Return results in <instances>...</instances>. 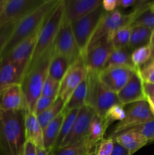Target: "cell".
I'll use <instances>...</instances> for the list:
<instances>
[{
  "mask_svg": "<svg viewBox=\"0 0 154 155\" xmlns=\"http://www.w3.org/2000/svg\"><path fill=\"white\" fill-rule=\"evenodd\" d=\"M102 6L106 12H112L119 7V0H104Z\"/></svg>",
  "mask_w": 154,
  "mask_h": 155,
  "instance_id": "40",
  "label": "cell"
},
{
  "mask_svg": "<svg viewBox=\"0 0 154 155\" xmlns=\"http://www.w3.org/2000/svg\"><path fill=\"white\" fill-rule=\"evenodd\" d=\"M114 146V140L108 137L103 139L95 147L92 155H111Z\"/></svg>",
  "mask_w": 154,
  "mask_h": 155,
  "instance_id": "36",
  "label": "cell"
},
{
  "mask_svg": "<svg viewBox=\"0 0 154 155\" xmlns=\"http://www.w3.org/2000/svg\"><path fill=\"white\" fill-rule=\"evenodd\" d=\"M139 73L143 81L154 83V61L149 62L139 68Z\"/></svg>",
  "mask_w": 154,
  "mask_h": 155,
  "instance_id": "39",
  "label": "cell"
},
{
  "mask_svg": "<svg viewBox=\"0 0 154 155\" xmlns=\"http://www.w3.org/2000/svg\"><path fill=\"white\" fill-rule=\"evenodd\" d=\"M119 104L126 106L139 101L146 100L143 91V80L139 73V68L134 72L128 83L117 93Z\"/></svg>",
  "mask_w": 154,
  "mask_h": 155,
  "instance_id": "15",
  "label": "cell"
},
{
  "mask_svg": "<svg viewBox=\"0 0 154 155\" xmlns=\"http://www.w3.org/2000/svg\"><path fill=\"white\" fill-rule=\"evenodd\" d=\"M64 115L65 114L63 112L60 113L57 117L51 121L43 130L44 148L46 150L48 154L51 152L54 145H55L63 118H64Z\"/></svg>",
  "mask_w": 154,
  "mask_h": 155,
  "instance_id": "22",
  "label": "cell"
},
{
  "mask_svg": "<svg viewBox=\"0 0 154 155\" xmlns=\"http://www.w3.org/2000/svg\"><path fill=\"white\" fill-rule=\"evenodd\" d=\"M131 51L126 48H113L104 68L110 67H129L136 68L131 62Z\"/></svg>",
  "mask_w": 154,
  "mask_h": 155,
  "instance_id": "23",
  "label": "cell"
},
{
  "mask_svg": "<svg viewBox=\"0 0 154 155\" xmlns=\"http://www.w3.org/2000/svg\"><path fill=\"white\" fill-rule=\"evenodd\" d=\"M64 13V0L59 1L48 15L39 33L36 45L27 69L32 68L36 61L52 46L60 27Z\"/></svg>",
  "mask_w": 154,
  "mask_h": 155,
  "instance_id": "4",
  "label": "cell"
},
{
  "mask_svg": "<svg viewBox=\"0 0 154 155\" xmlns=\"http://www.w3.org/2000/svg\"><path fill=\"white\" fill-rule=\"evenodd\" d=\"M137 1L136 0H119V7L123 8H128L134 6Z\"/></svg>",
  "mask_w": 154,
  "mask_h": 155,
  "instance_id": "44",
  "label": "cell"
},
{
  "mask_svg": "<svg viewBox=\"0 0 154 155\" xmlns=\"http://www.w3.org/2000/svg\"><path fill=\"white\" fill-rule=\"evenodd\" d=\"M126 106V108L125 106V119L116 124L110 137L116 136L129 127L154 120V115L152 114L146 100L137 101Z\"/></svg>",
  "mask_w": 154,
  "mask_h": 155,
  "instance_id": "8",
  "label": "cell"
},
{
  "mask_svg": "<svg viewBox=\"0 0 154 155\" xmlns=\"http://www.w3.org/2000/svg\"><path fill=\"white\" fill-rule=\"evenodd\" d=\"M45 0H7L0 15V27L18 22L40 7Z\"/></svg>",
  "mask_w": 154,
  "mask_h": 155,
  "instance_id": "9",
  "label": "cell"
},
{
  "mask_svg": "<svg viewBox=\"0 0 154 155\" xmlns=\"http://www.w3.org/2000/svg\"><path fill=\"white\" fill-rule=\"evenodd\" d=\"M60 86V82L51 78V77L48 75L45 83H44L41 95L44 97H47V98H51L55 99L58 96Z\"/></svg>",
  "mask_w": 154,
  "mask_h": 155,
  "instance_id": "34",
  "label": "cell"
},
{
  "mask_svg": "<svg viewBox=\"0 0 154 155\" xmlns=\"http://www.w3.org/2000/svg\"><path fill=\"white\" fill-rule=\"evenodd\" d=\"M54 54L51 46L25 72L21 86L25 98L26 108L29 111L33 112L36 101L41 96L44 83L48 77L49 64Z\"/></svg>",
  "mask_w": 154,
  "mask_h": 155,
  "instance_id": "2",
  "label": "cell"
},
{
  "mask_svg": "<svg viewBox=\"0 0 154 155\" xmlns=\"http://www.w3.org/2000/svg\"><path fill=\"white\" fill-rule=\"evenodd\" d=\"M49 155H91V152L85 137L76 143L58 148Z\"/></svg>",
  "mask_w": 154,
  "mask_h": 155,
  "instance_id": "29",
  "label": "cell"
},
{
  "mask_svg": "<svg viewBox=\"0 0 154 155\" xmlns=\"http://www.w3.org/2000/svg\"><path fill=\"white\" fill-rule=\"evenodd\" d=\"M24 124L26 142H31L38 148H44L43 130L33 112L26 110Z\"/></svg>",
  "mask_w": 154,
  "mask_h": 155,
  "instance_id": "19",
  "label": "cell"
},
{
  "mask_svg": "<svg viewBox=\"0 0 154 155\" xmlns=\"http://www.w3.org/2000/svg\"><path fill=\"white\" fill-rule=\"evenodd\" d=\"M152 30L143 26H132L128 48L131 51L143 45H148Z\"/></svg>",
  "mask_w": 154,
  "mask_h": 155,
  "instance_id": "24",
  "label": "cell"
},
{
  "mask_svg": "<svg viewBox=\"0 0 154 155\" xmlns=\"http://www.w3.org/2000/svg\"><path fill=\"white\" fill-rule=\"evenodd\" d=\"M87 69L85 63L84 55H81L78 60L69 68L64 77L60 81L58 96L66 104L73 91L86 78Z\"/></svg>",
  "mask_w": 154,
  "mask_h": 155,
  "instance_id": "10",
  "label": "cell"
},
{
  "mask_svg": "<svg viewBox=\"0 0 154 155\" xmlns=\"http://www.w3.org/2000/svg\"><path fill=\"white\" fill-rule=\"evenodd\" d=\"M55 99L51 98H47V97H44L41 95V96L38 98L37 101H36L33 113L36 114V117H38L39 114L43 113L45 110H47V109L51 106V104L54 102V101Z\"/></svg>",
  "mask_w": 154,
  "mask_h": 155,
  "instance_id": "38",
  "label": "cell"
},
{
  "mask_svg": "<svg viewBox=\"0 0 154 155\" xmlns=\"http://www.w3.org/2000/svg\"><path fill=\"white\" fill-rule=\"evenodd\" d=\"M132 26H143L150 30H154V15L149 12V10L146 11L140 15L138 18L134 20L131 24Z\"/></svg>",
  "mask_w": 154,
  "mask_h": 155,
  "instance_id": "37",
  "label": "cell"
},
{
  "mask_svg": "<svg viewBox=\"0 0 154 155\" xmlns=\"http://www.w3.org/2000/svg\"><path fill=\"white\" fill-rule=\"evenodd\" d=\"M36 154L37 155H49L48 152L46 151V150L45 148H38V147H36Z\"/></svg>",
  "mask_w": 154,
  "mask_h": 155,
  "instance_id": "46",
  "label": "cell"
},
{
  "mask_svg": "<svg viewBox=\"0 0 154 155\" xmlns=\"http://www.w3.org/2000/svg\"><path fill=\"white\" fill-rule=\"evenodd\" d=\"M40 29L30 37L20 42L5 55L0 58V61L11 62L18 64H24L28 67L36 47V41Z\"/></svg>",
  "mask_w": 154,
  "mask_h": 155,
  "instance_id": "14",
  "label": "cell"
},
{
  "mask_svg": "<svg viewBox=\"0 0 154 155\" xmlns=\"http://www.w3.org/2000/svg\"><path fill=\"white\" fill-rule=\"evenodd\" d=\"M27 69V65L0 61V89L21 84Z\"/></svg>",
  "mask_w": 154,
  "mask_h": 155,
  "instance_id": "18",
  "label": "cell"
},
{
  "mask_svg": "<svg viewBox=\"0 0 154 155\" xmlns=\"http://www.w3.org/2000/svg\"><path fill=\"white\" fill-rule=\"evenodd\" d=\"M101 4V0H66L64 1L63 18L71 24L88 15Z\"/></svg>",
  "mask_w": 154,
  "mask_h": 155,
  "instance_id": "17",
  "label": "cell"
},
{
  "mask_svg": "<svg viewBox=\"0 0 154 155\" xmlns=\"http://www.w3.org/2000/svg\"><path fill=\"white\" fill-rule=\"evenodd\" d=\"M110 138L125 148L131 155H133L138 150L149 143L146 138L134 132H121Z\"/></svg>",
  "mask_w": 154,
  "mask_h": 155,
  "instance_id": "20",
  "label": "cell"
},
{
  "mask_svg": "<svg viewBox=\"0 0 154 155\" xmlns=\"http://www.w3.org/2000/svg\"><path fill=\"white\" fill-rule=\"evenodd\" d=\"M149 10V12H151V13H152L154 15V2H150Z\"/></svg>",
  "mask_w": 154,
  "mask_h": 155,
  "instance_id": "49",
  "label": "cell"
},
{
  "mask_svg": "<svg viewBox=\"0 0 154 155\" xmlns=\"http://www.w3.org/2000/svg\"><path fill=\"white\" fill-rule=\"evenodd\" d=\"M125 117V109L124 106L120 104H116L112 106L108 110L104 117L106 124L107 127H110L115 121L123 120Z\"/></svg>",
  "mask_w": 154,
  "mask_h": 155,
  "instance_id": "33",
  "label": "cell"
},
{
  "mask_svg": "<svg viewBox=\"0 0 154 155\" xmlns=\"http://www.w3.org/2000/svg\"><path fill=\"white\" fill-rule=\"evenodd\" d=\"M26 110L0 112V155H23Z\"/></svg>",
  "mask_w": 154,
  "mask_h": 155,
  "instance_id": "1",
  "label": "cell"
},
{
  "mask_svg": "<svg viewBox=\"0 0 154 155\" xmlns=\"http://www.w3.org/2000/svg\"><path fill=\"white\" fill-rule=\"evenodd\" d=\"M105 14L106 12L101 4L88 15L70 24L75 42L82 55L85 53L91 39Z\"/></svg>",
  "mask_w": 154,
  "mask_h": 155,
  "instance_id": "6",
  "label": "cell"
},
{
  "mask_svg": "<svg viewBox=\"0 0 154 155\" xmlns=\"http://www.w3.org/2000/svg\"><path fill=\"white\" fill-rule=\"evenodd\" d=\"M143 86L146 98V97L154 98V83L143 81Z\"/></svg>",
  "mask_w": 154,
  "mask_h": 155,
  "instance_id": "41",
  "label": "cell"
},
{
  "mask_svg": "<svg viewBox=\"0 0 154 155\" xmlns=\"http://www.w3.org/2000/svg\"><path fill=\"white\" fill-rule=\"evenodd\" d=\"M6 1H7V0H0V15H1L4 6L6 3Z\"/></svg>",
  "mask_w": 154,
  "mask_h": 155,
  "instance_id": "48",
  "label": "cell"
},
{
  "mask_svg": "<svg viewBox=\"0 0 154 155\" xmlns=\"http://www.w3.org/2000/svg\"><path fill=\"white\" fill-rule=\"evenodd\" d=\"M26 109L25 98L21 84L0 89V112L15 111Z\"/></svg>",
  "mask_w": 154,
  "mask_h": 155,
  "instance_id": "16",
  "label": "cell"
},
{
  "mask_svg": "<svg viewBox=\"0 0 154 155\" xmlns=\"http://www.w3.org/2000/svg\"><path fill=\"white\" fill-rule=\"evenodd\" d=\"M124 131L134 132L146 138L149 142H154V120L129 127ZM123 132V131H122Z\"/></svg>",
  "mask_w": 154,
  "mask_h": 155,
  "instance_id": "32",
  "label": "cell"
},
{
  "mask_svg": "<svg viewBox=\"0 0 154 155\" xmlns=\"http://www.w3.org/2000/svg\"><path fill=\"white\" fill-rule=\"evenodd\" d=\"M58 2L59 0H45L40 7L18 21L1 58L13 49L20 42L38 31L45 22L48 15Z\"/></svg>",
  "mask_w": 154,
  "mask_h": 155,
  "instance_id": "3",
  "label": "cell"
},
{
  "mask_svg": "<svg viewBox=\"0 0 154 155\" xmlns=\"http://www.w3.org/2000/svg\"><path fill=\"white\" fill-rule=\"evenodd\" d=\"M18 22H11L0 27V58L7 45L8 42Z\"/></svg>",
  "mask_w": 154,
  "mask_h": 155,
  "instance_id": "35",
  "label": "cell"
},
{
  "mask_svg": "<svg viewBox=\"0 0 154 155\" xmlns=\"http://www.w3.org/2000/svg\"><path fill=\"white\" fill-rule=\"evenodd\" d=\"M137 69L129 67H110L100 71L98 77L107 89L117 94Z\"/></svg>",
  "mask_w": 154,
  "mask_h": 155,
  "instance_id": "12",
  "label": "cell"
},
{
  "mask_svg": "<svg viewBox=\"0 0 154 155\" xmlns=\"http://www.w3.org/2000/svg\"><path fill=\"white\" fill-rule=\"evenodd\" d=\"M149 45H150L151 48H152V46H154V30H152V33H151V36H150V39H149Z\"/></svg>",
  "mask_w": 154,
  "mask_h": 155,
  "instance_id": "47",
  "label": "cell"
},
{
  "mask_svg": "<svg viewBox=\"0 0 154 155\" xmlns=\"http://www.w3.org/2000/svg\"><path fill=\"white\" fill-rule=\"evenodd\" d=\"M95 114V112L93 109L85 104L79 108L71 131L63 141L60 148L76 143L84 139L87 135L91 120Z\"/></svg>",
  "mask_w": 154,
  "mask_h": 155,
  "instance_id": "13",
  "label": "cell"
},
{
  "mask_svg": "<svg viewBox=\"0 0 154 155\" xmlns=\"http://www.w3.org/2000/svg\"><path fill=\"white\" fill-rule=\"evenodd\" d=\"M69 67L70 64L66 58L54 54L49 64L48 75L51 78L60 82Z\"/></svg>",
  "mask_w": 154,
  "mask_h": 155,
  "instance_id": "26",
  "label": "cell"
},
{
  "mask_svg": "<svg viewBox=\"0 0 154 155\" xmlns=\"http://www.w3.org/2000/svg\"><path fill=\"white\" fill-rule=\"evenodd\" d=\"M111 155H131L128 151L123 147L121 146L119 144L114 141V146H113V152Z\"/></svg>",
  "mask_w": 154,
  "mask_h": 155,
  "instance_id": "43",
  "label": "cell"
},
{
  "mask_svg": "<svg viewBox=\"0 0 154 155\" xmlns=\"http://www.w3.org/2000/svg\"><path fill=\"white\" fill-rule=\"evenodd\" d=\"M87 95L85 105L94 110L96 114L104 119L107 110L119 104L117 94L107 89L101 82L98 73L87 71Z\"/></svg>",
  "mask_w": 154,
  "mask_h": 155,
  "instance_id": "5",
  "label": "cell"
},
{
  "mask_svg": "<svg viewBox=\"0 0 154 155\" xmlns=\"http://www.w3.org/2000/svg\"><path fill=\"white\" fill-rule=\"evenodd\" d=\"M86 95H87V78L85 79L73 91L68 101L65 104L63 112H67L75 109L81 108L85 104Z\"/></svg>",
  "mask_w": 154,
  "mask_h": 155,
  "instance_id": "25",
  "label": "cell"
},
{
  "mask_svg": "<svg viewBox=\"0 0 154 155\" xmlns=\"http://www.w3.org/2000/svg\"><path fill=\"white\" fill-rule=\"evenodd\" d=\"M64 106L65 102L63 99L60 97L57 96L51 106L37 117L38 121L42 130H44L51 121H52L54 118L57 117L60 113L63 112Z\"/></svg>",
  "mask_w": 154,
  "mask_h": 155,
  "instance_id": "28",
  "label": "cell"
},
{
  "mask_svg": "<svg viewBox=\"0 0 154 155\" xmlns=\"http://www.w3.org/2000/svg\"><path fill=\"white\" fill-rule=\"evenodd\" d=\"M132 25L128 24L116 32L112 39L113 48H126L129 43Z\"/></svg>",
  "mask_w": 154,
  "mask_h": 155,
  "instance_id": "31",
  "label": "cell"
},
{
  "mask_svg": "<svg viewBox=\"0 0 154 155\" xmlns=\"http://www.w3.org/2000/svg\"><path fill=\"white\" fill-rule=\"evenodd\" d=\"M151 62H152V61H151Z\"/></svg>",
  "mask_w": 154,
  "mask_h": 155,
  "instance_id": "51",
  "label": "cell"
},
{
  "mask_svg": "<svg viewBox=\"0 0 154 155\" xmlns=\"http://www.w3.org/2000/svg\"><path fill=\"white\" fill-rule=\"evenodd\" d=\"M107 128L108 127L106 124L104 119L95 114L91 120L90 126L85 136L91 155L95 151L96 145L104 139Z\"/></svg>",
  "mask_w": 154,
  "mask_h": 155,
  "instance_id": "21",
  "label": "cell"
},
{
  "mask_svg": "<svg viewBox=\"0 0 154 155\" xmlns=\"http://www.w3.org/2000/svg\"><path fill=\"white\" fill-rule=\"evenodd\" d=\"M152 53L150 45H143L131 51V62L136 68H140L149 61Z\"/></svg>",
  "mask_w": 154,
  "mask_h": 155,
  "instance_id": "30",
  "label": "cell"
},
{
  "mask_svg": "<svg viewBox=\"0 0 154 155\" xmlns=\"http://www.w3.org/2000/svg\"><path fill=\"white\" fill-rule=\"evenodd\" d=\"M113 49L112 42L107 37L102 38L97 42L84 54L87 71L95 73L102 71Z\"/></svg>",
  "mask_w": 154,
  "mask_h": 155,
  "instance_id": "11",
  "label": "cell"
},
{
  "mask_svg": "<svg viewBox=\"0 0 154 155\" xmlns=\"http://www.w3.org/2000/svg\"><path fill=\"white\" fill-rule=\"evenodd\" d=\"M23 155H37L36 146L31 142H26L25 145H24Z\"/></svg>",
  "mask_w": 154,
  "mask_h": 155,
  "instance_id": "42",
  "label": "cell"
},
{
  "mask_svg": "<svg viewBox=\"0 0 154 155\" xmlns=\"http://www.w3.org/2000/svg\"><path fill=\"white\" fill-rule=\"evenodd\" d=\"M52 47L54 54L66 58L70 66L82 55L75 42L70 24L64 18H63Z\"/></svg>",
  "mask_w": 154,
  "mask_h": 155,
  "instance_id": "7",
  "label": "cell"
},
{
  "mask_svg": "<svg viewBox=\"0 0 154 155\" xmlns=\"http://www.w3.org/2000/svg\"><path fill=\"white\" fill-rule=\"evenodd\" d=\"M79 110V109H75V110H69V111L67 112H63L65 114L64 118H63V123H62L61 127H60L58 137H57V141H56L55 145H54L52 151H51V152L49 154H51L54 151L60 148L63 141L67 137L69 132L71 131V129H72V126H73L75 118H76L77 114H78Z\"/></svg>",
  "mask_w": 154,
  "mask_h": 155,
  "instance_id": "27",
  "label": "cell"
},
{
  "mask_svg": "<svg viewBox=\"0 0 154 155\" xmlns=\"http://www.w3.org/2000/svg\"><path fill=\"white\" fill-rule=\"evenodd\" d=\"M152 61H154V46L152 47V53H151V57H150V59H149V61L147 62V63Z\"/></svg>",
  "mask_w": 154,
  "mask_h": 155,
  "instance_id": "50",
  "label": "cell"
},
{
  "mask_svg": "<svg viewBox=\"0 0 154 155\" xmlns=\"http://www.w3.org/2000/svg\"><path fill=\"white\" fill-rule=\"evenodd\" d=\"M146 101L148 102V104H149V108H150L152 114L154 115V98H149V97H146Z\"/></svg>",
  "mask_w": 154,
  "mask_h": 155,
  "instance_id": "45",
  "label": "cell"
}]
</instances>
